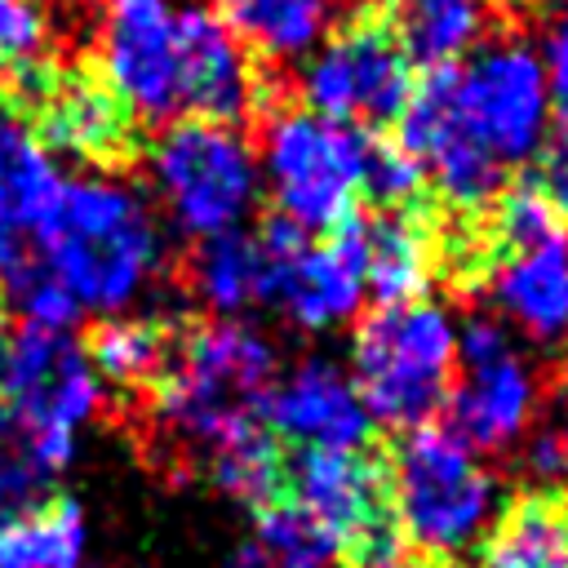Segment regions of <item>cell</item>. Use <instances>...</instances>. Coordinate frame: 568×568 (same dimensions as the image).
Instances as JSON below:
<instances>
[{
  "label": "cell",
  "instance_id": "24",
  "mask_svg": "<svg viewBox=\"0 0 568 568\" xmlns=\"http://www.w3.org/2000/svg\"><path fill=\"white\" fill-rule=\"evenodd\" d=\"M217 18L266 58H302L324 40L328 0H213Z\"/></svg>",
  "mask_w": 568,
  "mask_h": 568
},
{
  "label": "cell",
  "instance_id": "1",
  "mask_svg": "<svg viewBox=\"0 0 568 568\" xmlns=\"http://www.w3.org/2000/svg\"><path fill=\"white\" fill-rule=\"evenodd\" d=\"M275 351L235 320L182 324L169 373L142 399L160 430L200 453V462L248 430L266 426Z\"/></svg>",
  "mask_w": 568,
  "mask_h": 568
},
{
  "label": "cell",
  "instance_id": "5",
  "mask_svg": "<svg viewBox=\"0 0 568 568\" xmlns=\"http://www.w3.org/2000/svg\"><path fill=\"white\" fill-rule=\"evenodd\" d=\"M98 404V377L67 328L22 324L0 355V426L40 475L67 466L75 426Z\"/></svg>",
  "mask_w": 568,
  "mask_h": 568
},
{
  "label": "cell",
  "instance_id": "35",
  "mask_svg": "<svg viewBox=\"0 0 568 568\" xmlns=\"http://www.w3.org/2000/svg\"><path fill=\"white\" fill-rule=\"evenodd\" d=\"M4 337H9V333H4V311H0V355H4Z\"/></svg>",
  "mask_w": 568,
  "mask_h": 568
},
{
  "label": "cell",
  "instance_id": "23",
  "mask_svg": "<svg viewBox=\"0 0 568 568\" xmlns=\"http://www.w3.org/2000/svg\"><path fill=\"white\" fill-rule=\"evenodd\" d=\"M84 515L71 497L44 493L0 528V568H80Z\"/></svg>",
  "mask_w": 568,
  "mask_h": 568
},
{
  "label": "cell",
  "instance_id": "19",
  "mask_svg": "<svg viewBox=\"0 0 568 568\" xmlns=\"http://www.w3.org/2000/svg\"><path fill=\"white\" fill-rule=\"evenodd\" d=\"M40 142L84 164H120L133 146L129 111L102 80H62L40 111Z\"/></svg>",
  "mask_w": 568,
  "mask_h": 568
},
{
  "label": "cell",
  "instance_id": "28",
  "mask_svg": "<svg viewBox=\"0 0 568 568\" xmlns=\"http://www.w3.org/2000/svg\"><path fill=\"white\" fill-rule=\"evenodd\" d=\"M40 470L31 466V462H22L18 453H0V528L13 519V515H22L31 501H40L44 493H40Z\"/></svg>",
  "mask_w": 568,
  "mask_h": 568
},
{
  "label": "cell",
  "instance_id": "32",
  "mask_svg": "<svg viewBox=\"0 0 568 568\" xmlns=\"http://www.w3.org/2000/svg\"><path fill=\"white\" fill-rule=\"evenodd\" d=\"M226 568H284L280 559H271L262 546H244V550H235L231 555V564Z\"/></svg>",
  "mask_w": 568,
  "mask_h": 568
},
{
  "label": "cell",
  "instance_id": "6",
  "mask_svg": "<svg viewBox=\"0 0 568 568\" xmlns=\"http://www.w3.org/2000/svg\"><path fill=\"white\" fill-rule=\"evenodd\" d=\"M62 186L67 173L40 133L0 111V288L27 315V324L44 328H67L80 311L40 253V235Z\"/></svg>",
  "mask_w": 568,
  "mask_h": 568
},
{
  "label": "cell",
  "instance_id": "17",
  "mask_svg": "<svg viewBox=\"0 0 568 568\" xmlns=\"http://www.w3.org/2000/svg\"><path fill=\"white\" fill-rule=\"evenodd\" d=\"M359 266L364 293H373L377 306L426 297L439 275V231L422 209H377V217L359 213Z\"/></svg>",
  "mask_w": 568,
  "mask_h": 568
},
{
  "label": "cell",
  "instance_id": "21",
  "mask_svg": "<svg viewBox=\"0 0 568 568\" xmlns=\"http://www.w3.org/2000/svg\"><path fill=\"white\" fill-rule=\"evenodd\" d=\"M182 324L173 320H102L84 333L80 351L93 377L111 382L129 404H142L169 373Z\"/></svg>",
  "mask_w": 568,
  "mask_h": 568
},
{
  "label": "cell",
  "instance_id": "22",
  "mask_svg": "<svg viewBox=\"0 0 568 568\" xmlns=\"http://www.w3.org/2000/svg\"><path fill=\"white\" fill-rule=\"evenodd\" d=\"M186 275L195 297H204L222 315L271 302V262L257 235H244V231H222L200 240L186 262Z\"/></svg>",
  "mask_w": 568,
  "mask_h": 568
},
{
  "label": "cell",
  "instance_id": "2",
  "mask_svg": "<svg viewBox=\"0 0 568 568\" xmlns=\"http://www.w3.org/2000/svg\"><path fill=\"white\" fill-rule=\"evenodd\" d=\"M44 266L75 306L120 311L160 266V226L142 195L106 173L67 178L44 235Z\"/></svg>",
  "mask_w": 568,
  "mask_h": 568
},
{
  "label": "cell",
  "instance_id": "20",
  "mask_svg": "<svg viewBox=\"0 0 568 568\" xmlns=\"http://www.w3.org/2000/svg\"><path fill=\"white\" fill-rule=\"evenodd\" d=\"M382 22L413 71L457 67L484 44L488 0H386Z\"/></svg>",
  "mask_w": 568,
  "mask_h": 568
},
{
  "label": "cell",
  "instance_id": "18",
  "mask_svg": "<svg viewBox=\"0 0 568 568\" xmlns=\"http://www.w3.org/2000/svg\"><path fill=\"white\" fill-rule=\"evenodd\" d=\"M479 568H568V488H519L488 524Z\"/></svg>",
  "mask_w": 568,
  "mask_h": 568
},
{
  "label": "cell",
  "instance_id": "26",
  "mask_svg": "<svg viewBox=\"0 0 568 568\" xmlns=\"http://www.w3.org/2000/svg\"><path fill=\"white\" fill-rule=\"evenodd\" d=\"M426 191V169L399 138H368L364 173H359V200H373L377 209H417Z\"/></svg>",
  "mask_w": 568,
  "mask_h": 568
},
{
  "label": "cell",
  "instance_id": "8",
  "mask_svg": "<svg viewBox=\"0 0 568 568\" xmlns=\"http://www.w3.org/2000/svg\"><path fill=\"white\" fill-rule=\"evenodd\" d=\"M146 164L169 217L195 240L235 231L253 213L262 191L257 151L235 124L186 115L169 120L155 133Z\"/></svg>",
  "mask_w": 568,
  "mask_h": 568
},
{
  "label": "cell",
  "instance_id": "33",
  "mask_svg": "<svg viewBox=\"0 0 568 568\" xmlns=\"http://www.w3.org/2000/svg\"><path fill=\"white\" fill-rule=\"evenodd\" d=\"M506 9H519V13H541V9H555L564 0H501Z\"/></svg>",
  "mask_w": 568,
  "mask_h": 568
},
{
  "label": "cell",
  "instance_id": "30",
  "mask_svg": "<svg viewBox=\"0 0 568 568\" xmlns=\"http://www.w3.org/2000/svg\"><path fill=\"white\" fill-rule=\"evenodd\" d=\"M537 58H541V71H546L550 98L568 111V13H559V18L546 27V40H541Z\"/></svg>",
  "mask_w": 568,
  "mask_h": 568
},
{
  "label": "cell",
  "instance_id": "10",
  "mask_svg": "<svg viewBox=\"0 0 568 568\" xmlns=\"http://www.w3.org/2000/svg\"><path fill=\"white\" fill-rule=\"evenodd\" d=\"M550 84L528 40H493L453 67L457 129L501 169L532 160L550 138Z\"/></svg>",
  "mask_w": 568,
  "mask_h": 568
},
{
  "label": "cell",
  "instance_id": "31",
  "mask_svg": "<svg viewBox=\"0 0 568 568\" xmlns=\"http://www.w3.org/2000/svg\"><path fill=\"white\" fill-rule=\"evenodd\" d=\"M377 568H462V559H439V555H426V550H408L404 546L399 555H390Z\"/></svg>",
  "mask_w": 568,
  "mask_h": 568
},
{
  "label": "cell",
  "instance_id": "11",
  "mask_svg": "<svg viewBox=\"0 0 568 568\" xmlns=\"http://www.w3.org/2000/svg\"><path fill=\"white\" fill-rule=\"evenodd\" d=\"M413 67L399 53L395 36L382 18H355L337 36L320 44L315 58L302 67V106L355 124L368 133H382L399 120L408 93H413Z\"/></svg>",
  "mask_w": 568,
  "mask_h": 568
},
{
  "label": "cell",
  "instance_id": "3",
  "mask_svg": "<svg viewBox=\"0 0 568 568\" xmlns=\"http://www.w3.org/2000/svg\"><path fill=\"white\" fill-rule=\"evenodd\" d=\"M275 497L297 501L328 532L333 559L346 568H377L404 550L395 462L382 435L364 444H284Z\"/></svg>",
  "mask_w": 568,
  "mask_h": 568
},
{
  "label": "cell",
  "instance_id": "14",
  "mask_svg": "<svg viewBox=\"0 0 568 568\" xmlns=\"http://www.w3.org/2000/svg\"><path fill=\"white\" fill-rule=\"evenodd\" d=\"M178 89L186 120L235 124L253 106V71L244 40L213 4H178Z\"/></svg>",
  "mask_w": 568,
  "mask_h": 568
},
{
  "label": "cell",
  "instance_id": "27",
  "mask_svg": "<svg viewBox=\"0 0 568 568\" xmlns=\"http://www.w3.org/2000/svg\"><path fill=\"white\" fill-rule=\"evenodd\" d=\"M49 53V13L40 0H0V71L31 75Z\"/></svg>",
  "mask_w": 568,
  "mask_h": 568
},
{
  "label": "cell",
  "instance_id": "13",
  "mask_svg": "<svg viewBox=\"0 0 568 568\" xmlns=\"http://www.w3.org/2000/svg\"><path fill=\"white\" fill-rule=\"evenodd\" d=\"M102 80L129 120H182L178 89V4L106 0L102 9Z\"/></svg>",
  "mask_w": 568,
  "mask_h": 568
},
{
  "label": "cell",
  "instance_id": "34",
  "mask_svg": "<svg viewBox=\"0 0 568 568\" xmlns=\"http://www.w3.org/2000/svg\"><path fill=\"white\" fill-rule=\"evenodd\" d=\"M550 426H555V430L568 439V377H564V386H559V417H555Z\"/></svg>",
  "mask_w": 568,
  "mask_h": 568
},
{
  "label": "cell",
  "instance_id": "16",
  "mask_svg": "<svg viewBox=\"0 0 568 568\" xmlns=\"http://www.w3.org/2000/svg\"><path fill=\"white\" fill-rule=\"evenodd\" d=\"M266 426L284 444H364L373 435V417L355 382L328 359L302 364L280 390H271Z\"/></svg>",
  "mask_w": 568,
  "mask_h": 568
},
{
  "label": "cell",
  "instance_id": "12",
  "mask_svg": "<svg viewBox=\"0 0 568 568\" xmlns=\"http://www.w3.org/2000/svg\"><path fill=\"white\" fill-rule=\"evenodd\" d=\"M453 386L444 399V430L466 448H501L532 417V373L510 346V333L493 315H470L457 337Z\"/></svg>",
  "mask_w": 568,
  "mask_h": 568
},
{
  "label": "cell",
  "instance_id": "4",
  "mask_svg": "<svg viewBox=\"0 0 568 568\" xmlns=\"http://www.w3.org/2000/svg\"><path fill=\"white\" fill-rule=\"evenodd\" d=\"M355 390L386 426H426L453 386L457 333L444 306L413 297L373 306L355 328Z\"/></svg>",
  "mask_w": 568,
  "mask_h": 568
},
{
  "label": "cell",
  "instance_id": "9",
  "mask_svg": "<svg viewBox=\"0 0 568 568\" xmlns=\"http://www.w3.org/2000/svg\"><path fill=\"white\" fill-rule=\"evenodd\" d=\"M390 462L404 541L439 559H462L493 506V479L475 462V448L426 422L390 439Z\"/></svg>",
  "mask_w": 568,
  "mask_h": 568
},
{
  "label": "cell",
  "instance_id": "25",
  "mask_svg": "<svg viewBox=\"0 0 568 568\" xmlns=\"http://www.w3.org/2000/svg\"><path fill=\"white\" fill-rule=\"evenodd\" d=\"M257 510V546L280 559L284 568H324L333 564V541L328 532L288 497H271Z\"/></svg>",
  "mask_w": 568,
  "mask_h": 568
},
{
  "label": "cell",
  "instance_id": "29",
  "mask_svg": "<svg viewBox=\"0 0 568 568\" xmlns=\"http://www.w3.org/2000/svg\"><path fill=\"white\" fill-rule=\"evenodd\" d=\"M537 182H541L546 200L559 209V217L568 222V111H564L559 129H550V138H546V164H541Z\"/></svg>",
  "mask_w": 568,
  "mask_h": 568
},
{
  "label": "cell",
  "instance_id": "7",
  "mask_svg": "<svg viewBox=\"0 0 568 568\" xmlns=\"http://www.w3.org/2000/svg\"><path fill=\"white\" fill-rule=\"evenodd\" d=\"M368 138V129L324 120L306 106L271 111L257 146V169L262 186L275 200V213L306 235H328L351 213H359Z\"/></svg>",
  "mask_w": 568,
  "mask_h": 568
},
{
  "label": "cell",
  "instance_id": "15",
  "mask_svg": "<svg viewBox=\"0 0 568 568\" xmlns=\"http://www.w3.org/2000/svg\"><path fill=\"white\" fill-rule=\"evenodd\" d=\"M484 288L519 333L541 346H568V226L497 253Z\"/></svg>",
  "mask_w": 568,
  "mask_h": 568
}]
</instances>
